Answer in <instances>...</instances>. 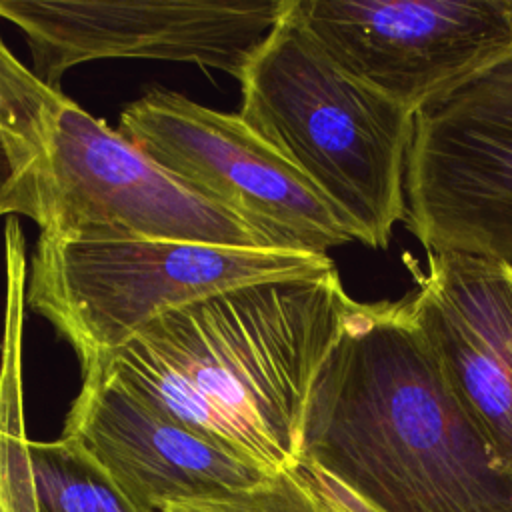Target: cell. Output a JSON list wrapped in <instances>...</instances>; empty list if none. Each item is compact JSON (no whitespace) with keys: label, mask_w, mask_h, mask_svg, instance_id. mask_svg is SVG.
I'll return each mask as SVG.
<instances>
[{"label":"cell","mask_w":512,"mask_h":512,"mask_svg":"<svg viewBox=\"0 0 512 512\" xmlns=\"http://www.w3.org/2000/svg\"><path fill=\"white\" fill-rule=\"evenodd\" d=\"M292 4L238 80V114L354 226L358 242L386 248L406 216L416 112L340 68Z\"/></svg>","instance_id":"3957f363"},{"label":"cell","mask_w":512,"mask_h":512,"mask_svg":"<svg viewBox=\"0 0 512 512\" xmlns=\"http://www.w3.org/2000/svg\"><path fill=\"white\" fill-rule=\"evenodd\" d=\"M42 154L0 126V218L22 214L38 222Z\"/></svg>","instance_id":"4fadbf2b"},{"label":"cell","mask_w":512,"mask_h":512,"mask_svg":"<svg viewBox=\"0 0 512 512\" xmlns=\"http://www.w3.org/2000/svg\"><path fill=\"white\" fill-rule=\"evenodd\" d=\"M406 302L460 404L512 472V264L428 254Z\"/></svg>","instance_id":"8fae6325"},{"label":"cell","mask_w":512,"mask_h":512,"mask_svg":"<svg viewBox=\"0 0 512 512\" xmlns=\"http://www.w3.org/2000/svg\"><path fill=\"white\" fill-rule=\"evenodd\" d=\"M328 254L40 232L26 306L74 348L80 374L102 366L170 310L212 294L332 266Z\"/></svg>","instance_id":"277c9868"},{"label":"cell","mask_w":512,"mask_h":512,"mask_svg":"<svg viewBox=\"0 0 512 512\" xmlns=\"http://www.w3.org/2000/svg\"><path fill=\"white\" fill-rule=\"evenodd\" d=\"M38 192L36 224L52 236L290 250L154 162L68 96L54 108L44 134Z\"/></svg>","instance_id":"5b68a950"},{"label":"cell","mask_w":512,"mask_h":512,"mask_svg":"<svg viewBox=\"0 0 512 512\" xmlns=\"http://www.w3.org/2000/svg\"><path fill=\"white\" fill-rule=\"evenodd\" d=\"M60 90L40 82L32 68L24 66L0 38V126L42 154L44 134L54 108L62 100Z\"/></svg>","instance_id":"7c38bea8"},{"label":"cell","mask_w":512,"mask_h":512,"mask_svg":"<svg viewBox=\"0 0 512 512\" xmlns=\"http://www.w3.org/2000/svg\"><path fill=\"white\" fill-rule=\"evenodd\" d=\"M0 512H10V508H8V502H6V498L2 496V490H0Z\"/></svg>","instance_id":"5bb4252c"},{"label":"cell","mask_w":512,"mask_h":512,"mask_svg":"<svg viewBox=\"0 0 512 512\" xmlns=\"http://www.w3.org/2000/svg\"><path fill=\"white\" fill-rule=\"evenodd\" d=\"M60 438L78 448L144 512L228 496L272 476L256 462L164 416L100 370L82 376Z\"/></svg>","instance_id":"30bf717a"},{"label":"cell","mask_w":512,"mask_h":512,"mask_svg":"<svg viewBox=\"0 0 512 512\" xmlns=\"http://www.w3.org/2000/svg\"><path fill=\"white\" fill-rule=\"evenodd\" d=\"M290 0H0L26 38L32 72L60 90L66 70L102 58L188 62L240 80Z\"/></svg>","instance_id":"ba28073f"},{"label":"cell","mask_w":512,"mask_h":512,"mask_svg":"<svg viewBox=\"0 0 512 512\" xmlns=\"http://www.w3.org/2000/svg\"><path fill=\"white\" fill-rule=\"evenodd\" d=\"M118 132L180 180L280 238L328 254L358 242L354 226L238 112L152 90L128 104Z\"/></svg>","instance_id":"52a82bcc"},{"label":"cell","mask_w":512,"mask_h":512,"mask_svg":"<svg viewBox=\"0 0 512 512\" xmlns=\"http://www.w3.org/2000/svg\"><path fill=\"white\" fill-rule=\"evenodd\" d=\"M300 464L346 512H512V472L460 404L406 296L354 302L314 380Z\"/></svg>","instance_id":"6da1fadb"},{"label":"cell","mask_w":512,"mask_h":512,"mask_svg":"<svg viewBox=\"0 0 512 512\" xmlns=\"http://www.w3.org/2000/svg\"><path fill=\"white\" fill-rule=\"evenodd\" d=\"M404 196L428 254L512 264V52L416 112Z\"/></svg>","instance_id":"8992f818"},{"label":"cell","mask_w":512,"mask_h":512,"mask_svg":"<svg viewBox=\"0 0 512 512\" xmlns=\"http://www.w3.org/2000/svg\"><path fill=\"white\" fill-rule=\"evenodd\" d=\"M354 300L336 266L170 310L94 368L192 432L278 474Z\"/></svg>","instance_id":"7a4b0ae2"},{"label":"cell","mask_w":512,"mask_h":512,"mask_svg":"<svg viewBox=\"0 0 512 512\" xmlns=\"http://www.w3.org/2000/svg\"><path fill=\"white\" fill-rule=\"evenodd\" d=\"M348 74L418 112L512 52V0H294Z\"/></svg>","instance_id":"9c48e42d"}]
</instances>
